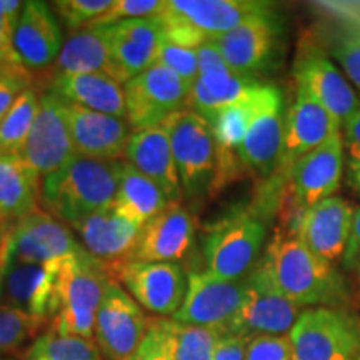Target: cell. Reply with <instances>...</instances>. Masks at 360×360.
<instances>
[{
  "instance_id": "c3c4849f",
  "label": "cell",
  "mask_w": 360,
  "mask_h": 360,
  "mask_svg": "<svg viewBox=\"0 0 360 360\" xmlns=\"http://www.w3.org/2000/svg\"><path fill=\"white\" fill-rule=\"evenodd\" d=\"M360 257V207L354 209L352 231H350V240L347 252H345L344 260L347 264H355Z\"/></svg>"
},
{
  "instance_id": "44dd1931",
  "label": "cell",
  "mask_w": 360,
  "mask_h": 360,
  "mask_svg": "<svg viewBox=\"0 0 360 360\" xmlns=\"http://www.w3.org/2000/svg\"><path fill=\"white\" fill-rule=\"evenodd\" d=\"M67 122L75 154L96 160H122L132 137L125 119L67 103Z\"/></svg>"
},
{
  "instance_id": "9a60e30c",
  "label": "cell",
  "mask_w": 360,
  "mask_h": 360,
  "mask_svg": "<svg viewBox=\"0 0 360 360\" xmlns=\"http://www.w3.org/2000/svg\"><path fill=\"white\" fill-rule=\"evenodd\" d=\"M339 122L317 101L297 87L295 101L290 105L283 122L282 150L277 169L290 174L302 157L326 143L332 135L340 132Z\"/></svg>"
},
{
  "instance_id": "836d02e7",
  "label": "cell",
  "mask_w": 360,
  "mask_h": 360,
  "mask_svg": "<svg viewBox=\"0 0 360 360\" xmlns=\"http://www.w3.org/2000/svg\"><path fill=\"white\" fill-rule=\"evenodd\" d=\"M150 328L159 337L170 360H214L224 334L214 328L187 326L174 319L152 317Z\"/></svg>"
},
{
  "instance_id": "f1b7e54d",
  "label": "cell",
  "mask_w": 360,
  "mask_h": 360,
  "mask_svg": "<svg viewBox=\"0 0 360 360\" xmlns=\"http://www.w3.org/2000/svg\"><path fill=\"white\" fill-rule=\"evenodd\" d=\"M283 122V98L278 92L247 130L237 150L238 159L260 175L274 172L282 150Z\"/></svg>"
},
{
  "instance_id": "7c38bea8",
  "label": "cell",
  "mask_w": 360,
  "mask_h": 360,
  "mask_svg": "<svg viewBox=\"0 0 360 360\" xmlns=\"http://www.w3.org/2000/svg\"><path fill=\"white\" fill-rule=\"evenodd\" d=\"M62 262L20 264L0 260V307H7L51 326Z\"/></svg>"
},
{
  "instance_id": "b9f144b4",
  "label": "cell",
  "mask_w": 360,
  "mask_h": 360,
  "mask_svg": "<svg viewBox=\"0 0 360 360\" xmlns=\"http://www.w3.org/2000/svg\"><path fill=\"white\" fill-rule=\"evenodd\" d=\"M24 4L20 0H0V57L19 64V57L13 51V34L24 11Z\"/></svg>"
},
{
  "instance_id": "f907efd6",
  "label": "cell",
  "mask_w": 360,
  "mask_h": 360,
  "mask_svg": "<svg viewBox=\"0 0 360 360\" xmlns=\"http://www.w3.org/2000/svg\"><path fill=\"white\" fill-rule=\"evenodd\" d=\"M20 70H27V69L22 64H19V62H12V60H7V58L0 57V79L6 77L8 74H13V72H20Z\"/></svg>"
},
{
  "instance_id": "ba28073f",
  "label": "cell",
  "mask_w": 360,
  "mask_h": 360,
  "mask_svg": "<svg viewBox=\"0 0 360 360\" xmlns=\"http://www.w3.org/2000/svg\"><path fill=\"white\" fill-rule=\"evenodd\" d=\"M69 227L44 209H35L6 232L0 260L20 264H51L82 252Z\"/></svg>"
},
{
  "instance_id": "d6986e66",
  "label": "cell",
  "mask_w": 360,
  "mask_h": 360,
  "mask_svg": "<svg viewBox=\"0 0 360 360\" xmlns=\"http://www.w3.org/2000/svg\"><path fill=\"white\" fill-rule=\"evenodd\" d=\"M269 11L270 4L257 0H165L160 17L192 27L210 40Z\"/></svg>"
},
{
  "instance_id": "7402d4cb",
  "label": "cell",
  "mask_w": 360,
  "mask_h": 360,
  "mask_svg": "<svg viewBox=\"0 0 360 360\" xmlns=\"http://www.w3.org/2000/svg\"><path fill=\"white\" fill-rule=\"evenodd\" d=\"M64 47L60 22L49 4L29 0L24 4L13 34V51L20 64L32 74L56 64Z\"/></svg>"
},
{
  "instance_id": "ac0fdd59",
  "label": "cell",
  "mask_w": 360,
  "mask_h": 360,
  "mask_svg": "<svg viewBox=\"0 0 360 360\" xmlns=\"http://www.w3.org/2000/svg\"><path fill=\"white\" fill-rule=\"evenodd\" d=\"M277 19L272 11L250 17L231 32L210 39L225 64L236 74L250 75L262 70L276 51Z\"/></svg>"
},
{
  "instance_id": "ee69618b",
  "label": "cell",
  "mask_w": 360,
  "mask_h": 360,
  "mask_svg": "<svg viewBox=\"0 0 360 360\" xmlns=\"http://www.w3.org/2000/svg\"><path fill=\"white\" fill-rule=\"evenodd\" d=\"M32 74L29 70L13 72L0 79V120L8 114L27 89H32Z\"/></svg>"
},
{
  "instance_id": "7dc6e473",
  "label": "cell",
  "mask_w": 360,
  "mask_h": 360,
  "mask_svg": "<svg viewBox=\"0 0 360 360\" xmlns=\"http://www.w3.org/2000/svg\"><path fill=\"white\" fill-rule=\"evenodd\" d=\"M342 139L350 159H360V107L342 125Z\"/></svg>"
},
{
  "instance_id": "83f0119b",
  "label": "cell",
  "mask_w": 360,
  "mask_h": 360,
  "mask_svg": "<svg viewBox=\"0 0 360 360\" xmlns=\"http://www.w3.org/2000/svg\"><path fill=\"white\" fill-rule=\"evenodd\" d=\"M49 90L67 103L127 120L124 85L103 74L53 75Z\"/></svg>"
},
{
  "instance_id": "6da1fadb",
  "label": "cell",
  "mask_w": 360,
  "mask_h": 360,
  "mask_svg": "<svg viewBox=\"0 0 360 360\" xmlns=\"http://www.w3.org/2000/svg\"><path fill=\"white\" fill-rule=\"evenodd\" d=\"M257 265L272 289L299 309L335 307L345 299L340 274L312 254L299 236H274Z\"/></svg>"
},
{
  "instance_id": "7bdbcfd3",
  "label": "cell",
  "mask_w": 360,
  "mask_h": 360,
  "mask_svg": "<svg viewBox=\"0 0 360 360\" xmlns=\"http://www.w3.org/2000/svg\"><path fill=\"white\" fill-rule=\"evenodd\" d=\"M245 360H292L287 335H260L249 340Z\"/></svg>"
},
{
  "instance_id": "f35d334b",
  "label": "cell",
  "mask_w": 360,
  "mask_h": 360,
  "mask_svg": "<svg viewBox=\"0 0 360 360\" xmlns=\"http://www.w3.org/2000/svg\"><path fill=\"white\" fill-rule=\"evenodd\" d=\"M157 64L167 67L169 70L177 74L191 89L199 77V57H197L195 49L179 47V45L167 42L165 39L160 45Z\"/></svg>"
},
{
  "instance_id": "d4e9b609",
  "label": "cell",
  "mask_w": 360,
  "mask_h": 360,
  "mask_svg": "<svg viewBox=\"0 0 360 360\" xmlns=\"http://www.w3.org/2000/svg\"><path fill=\"white\" fill-rule=\"evenodd\" d=\"M124 160L150 179L170 204L182 202V186L175 167L170 137L162 125L134 132L125 148Z\"/></svg>"
},
{
  "instance_id": "e575fe53",
  "label": "cell",
  "mask_w": 360,
  "mask_h": 360,
  "mask_svg": "<svg viewBox=\"0 0 360 360\" xmlns=\"http://www.w3.org/2000/svg\"><path fill=\"white\" fill-rule=\"evenodd\" d=\"M24 360H102V355L94 339L62 335L47 328L25 350Z\"/></svg>"
},
{
  "instance_id": "f6af8a7d",
  "label": "cell",
  "mask_w": 360,
  "mask_h": 360,
  "mask_svg": "<svg viewBox=\"0 0 360 360\" xmlns=\"http://www.w3.org/2000/svg\"><path fill=\"white\" fill-rule=\"evenodd\" d=\"M249 339L233 334H224L220 337L214 360H245V350Z\"/></svg>"
},
{
  "instance_id": "74e56055",
  "label": "cell",
  "mask_w": 360,
  "mask_h": 360,
  "mask_svg": "<svg viewBox=\"0 0 360 360\" xmlns=\"http://www.w3.org/2000/svg\"><path fill=\"white\" fill-rule=\"evenodd\" d=\"M114 4V0H57L51 7L72 34L96 25V22Z\"/></svg>"
},
{
  "instance_id": "5bb4252c",
  "label": "cell",
  "mask_w": 360,
  "mask_h": 360,
  "mask_svg": "<svg viewBox=\"0 0 360 360\" xmlns=\"http://www.w3.org/2000/svg\"><path fill=\"white\" fill-rule=\"evenodd\" d=\"M300 309L272 289L259 265L245 277V297L227 334L255 339L260 335H285L294 327Z\"/></svg>"
},
{
  "instance_id": "30bf717a",
  "label": "cell",
  "mask_w": 360,
  "mask_h": 360,
  "mask_svg": "<svg viewBox=\"0 0 360 360\" xmlns=\"http://www.w3.org/2000/svg\"><path fill=\"white\" fill-rule=\"evenodd\" d=\"M150 327L147 317L129 292L110 277L98 307L94 342L105 360H127L137 350Z\"/></svg>"
},
{
  "instance_id": "60d3db41",
  "label": "cell",
  "mask_w": 360,
  "mask_h": 360,
  "mask_svg": "<svg viewBox=\"0 0 360 360\" xmlns=\"http://www.w3.org/2000/svg\"><path fill=\"white\" fill-rule=\"evenodd\" d=\"M330 56L360 94V32H345L330 44Z\"/></svg>"
},
{
  "instance_id": "e0dca14e",
  "label": "cell",
  "mask_w": 360,
  "mask_h": 360,
  "mask_svg": "<svg viewBox=\"0 0 360 360\" xmlns=\"http://www.w3.org/2000/svg\"><path fill=\"white\" fill-rule=\"evenodd\" d=\"M297 87L304 89L314 101L339 122L342 127L345 120L360 107V97L344 72L334 60L321 51L309 52L297 64Z\"/></svg>"
},
{
  "instance_id": "db71d44e",
  "label": "cell",
  "mask_w": 360,
  "mask_h": 360,
  "mask_svg": "<svg viewBox=\"0 0 360 360\" xmlns=\"http://www.w3.org/2000/svg\"><path fill=\"white\" fill-rule=\"evenodd\" d=\"M357 360H360V357H359V359H357Z\"/></svg>"
},
{
  "instance_id": "ab89813d",
  "label": "cell",
  "mask_w": 360,
  "mask_h": 360,
  "mask_svg": "<svg viewBox=\"0 0 360 360\" xmlns=\"http://www.w3.org/2000/svg\"><path fill=\"white\" fill-rule=\"evenodd\" d=\"M160 0H114L112 7L92 27H110L125 20L157 17L164 11Z\"/></svg>"
},
{
  "instance_id": "9c48e42d",
  "label": "cell",
  "mask_w": 360,
  "mask_h": 360,
  "mask_svg": "<svg viewBox=\"0 0 360 360\" xmlns=\"http://www.w3.org/2000/svg\"><path fill=\"white\" fill-rule=\"evenodd\" d=\"M124 94L127 122L134 132H141L160 127L170 115L186 109L191 87L167 67L155 64L129 80Z\"/></svg>"
},
{
  "instance_id": "7a4b0ae2",
  "label": "cell",
  "mask_w": 360,
  "mask_h": 360,
  "mask_svg": "<svg viewBox=\"0 0 360 360\" xmlns=\"http://www.w3.org/2000/svg\"><path fill=\"white\" fill-rule=\"evenodd\" d=\"M122 167L124 160L75 155L64 167L40 179V205L75 229L90 215L114 205Z\"/></svg>"
},
{
  "instance_id": "4fadbf2b",
  "label": "cell",
  "mask_w": 360,
  "mask_h": 360,
  "mask_svg": "<svg viewBox=\"0 0 360 360\" xmlns=\"http://www.w3.org/2000/svg\"><path fill=\"white\" fill-rule=\"evenodd\" d=\"M75 155L77 154L67 122V102L51 90H45L40 96L35 122L17 157L42 179L44 175L64 167Z\"/></svg>"
},
{
  "instance_id": "681fc988",
  "label": "cell",
  "mask_w": 360,
  "mask_h": 360,
  "mask_svg": "<svg viewBox=\"0 0 360 360\" xmlns=\"http://www.w3.org/2000/svg\"><path fill=\"white\" fill-rule=\"evenodd\" d=\"M349 182L352 187L360 193V159H350L349 160Z\"/></svg>"
},
{
  "instance_id": "5b68a950",
  "label": "cell",
  "mask_w": 360,
  "mask_h": 360,
  "mask_svg": "<svg viewBox=\"0 0 360 360\" xmlns=\"http://www.w3.org/2000/svg\"><path fill=\"white\" fill-rule=\"evenodd\" d=\"M292 360H357L360 321L339 307L300 312L289 332Z\"/></svg>"
},
{
  "instance_id": "cb8c5ba5",
  "label": "cell",
  "mask_w": 360,
  "mask_h": 360,
  "mask_svg": "<svg viewBox=\"0 0 360 360\" xmlns=\"http://www.w3.org/2000/svg\"><path fill=\"white\" fill-rule=\"evenodd\" d=\"M164 42L160 17L125 20L110 25V49L124 85L157 64Z\"/></svg>"
},
{
  "instance_id": "52a82bcc",
  "label": "cell",
  "mask_w": 360,
  "mask_h": 360,
  "mask_svg": "<svg viewBox=\"0 0 360 360\" xmlns=\"http://www.w3.org/2000/svg\"><path fill=\"white\" fill-rule=\"evenodd\" d=\"M105 270L150 314L174 317L186 299L187 278L179 264L124 259L105 264Z\"/></svg>"
},
{
  "instance_id": "f5cc1de1",
  "label": "cell",
  "mask_w": 360,
  "mask_h": 360,
  "mask_svg": "<svg viewBox=\"0 0 360 360\" xmlns=\"http://www.w3.org/2000/svg\"><path fill=\"white\" fill-rule=\"evenodd\" d=\"M0 360H17V359H12V357H7V359H0Z\"/></svg>"
},
{
  "instance_id": "f546056e",
  "label": "cell",
  "mask_w": 360,
  "mask_h": 360,
  "mask_svg": "<svg viewBox=\"0 0 360 360\" xmlns=\"http://www.w3.org/2000/svg\"><path fill=\"white\" fill-rule=\"evenodd\" d=\"M260 85L250 75H240L229 67L220 70L202 72L192 85L186 109L195 112L204 119L212 120L224 109L240 102Z\"/></svg>"
},
{
  "instance_id": "bcb514c9",
  "label": "cell",
  "mask_w": 360,
  "mask_h": 360,
  "mask_svg": "<svg viewBox=\"0 0 360 360\" xmlns=\"http://www.w3.org/2000/svg\"><path fill=\"white\" fill-rule=\"evenodd\" d=\"M127 360H170V357L165 352L164 345H162L155 332L148 327L147 335L143 337L141 345Z\"/></svg>"
},
{
  "instance_id": "ffe728a7",
  "label": "cell",
  "mask_w": 360,
  "mask_h": 360,
  "mask_svg": "<svg viewBox=\"0 0 360 360\" xmlns=\"http://www.w3.org/2000/svg\"><path fill=\"white\" fill-rule=\"evenodd\" d=\"M354 207L342 197H330L304 210L299 238L319 259L334 265L344 259L352 231Z\"/></svg>"
},
{
  "instance_id": "4dcf8cb0",
  "label": "cell",
  "mask_w": 360,
  "mask_h": 360,
  "mask_svg": "<svg viewBox=\"0 0 360 360\" xmlns=\"http://www.w3.org/2000/svg\"><path fill=\"white\" fill-rule=\"evenodd\" d=\"M40 175L17 155L0 154V225L11 227L37 209Z\"/></svg>"
},
{
  "instance_id": "8992f818",
  "label": "cell",
  "mask_w": 360,
  "mask_h": 360,
  "mask_svg": "<svg viewBox=\"0 0 360 360\" xmlns=\"http://www.w3.org/2000/svg\"><path fill=\"white\" fill-rule=\"evenodd\" d=\"M265 224L249 210H238L220 220L204 240L205 272L224 281H242L257 265Z\"/></svg>"
},
{
  "instance_id": "484cf974",
  "label": "cell",
  "mask_w": 360,
  "mask_h": 360,
  "mask_svg": "<svg viewBox=\"0 0 360 360\" xmlns=\"http://www.w3.org/2000/svg\"><path fill=\"white\" fill-rule=\"evenodd\" d=\"M141 229L110 205L85 219L75 231L79 232L84 249L94 259L110 264L130 257Z\"/></svg>"
},
{
  "instance_id": "d590c367",
  "label": "cell",
  "mask_w": 360,
  "mask_h": 360,
  "mask_svg": "<svg viewBox=\"0 0 360 360\" xmlns=\"http://www.w3.org/2000/svg\"><path fill=\"white\" fill-rule=\"evenodd\" d=\"M39 107L40 96L34 89H27L0 120V154L19 155L39 114Z\"/></svg>"
},
{
  "instance_id": "8fae6325",
  "label": "cell",
  "mask_w": 360,
  "mask_h": 360,
  "mask_svg": "<svg viewBox=\"0 0 360 360\" xmlns=\"http://www.w3.org/2000/svg\"><path fill=\"white\" fill-rule=\"evenodd\" d=\"M245 297V278L224 281L204 272L187 276V294L174 321L227 334Z\"/></svg>"
},
{
  "instance_id": "4316f807",
  "label": "cell",
  "mask_w": 360,
  "mask_h": 360,
  "mask_svg": "<svg viewBox=\"0 0 360 360\" xmlns=\"http://www.w3.org/2000/svg\"><path fill=\"white\" fill-rule=\"evenodd\" d=\"M65 74H103L120 82L112 57L110 27H89L70 34L53 64L52 77Z\"/></svg>"
},
{
  "instance_id": "3957f363",
  "label": "cell",
  "mask_w": 360,
  "mask_h": 360,
  "mask_svg": "<svg viewBox=\"0 0 360 360\" xmlns=\"http://www.w3.org/2000/svg\"><path fill=\"white\" fill-rule=\"evenodd\" d=\"M109 281L105 264L85 249L64 259L49 328L62 335L94 339L97 312Z\"/></svg>"
},
{
  "instance_id": "8d00e7d4",
  "label": "cell",
  "mask_w": 360,
  "mask_h": 360,
  "mask_svg": "<svg viewBox=\"0 0 360 360\" xmlns=\"http://www.w3.org/2000/svg\"><path fill=\"white\" fill-rule=\"evenodd\" d=\"M49 322L17 310L0 307V359L19 352L47 330Z\"/></svg>"
},
{
  "instance_id": "d6a6232c",
  "label": "cell",
  "mask_w": 360,
  "mask_h": 360,
  "mask_svg": "<svg viewBox=\"0 0 360 360\" xmlns=\"http://www.w3.org/2000/svg\"><path fill=\"white\" fill-rule=\"evenodd\" d=\"M170 205L172 204L164 195V192L150 179L124 160L119 191L114 202L119 214H122L130 222L137 224L139 227H143L148 220L157 217Z\"/></svg>"
},
{
  "instance_id": "603a6c76",
  "label": "cell",
  "mask_w": 360,
  "mask_h": 360,
  "mask_svg": "<svg viewBox=\"0 0 360 360\" xmlns=\"http://www.w3.org/2000/svg\"><path fill=\"white\" fill-rule=\"evenodd\" d=\"M195 225L187 209L172 204L143 225L129 259L177 264L191 250Z\"/></svg>"
},
{
  "instance_id": "2e32d148",
  "label": "cell",
  "mask_w": 360,
  "mask_h": 360,
  "mask_svg": "<svg viewBox=\"0 0 360 360\" xmlns=\"http://www.w3.org/2000/svg\"><path fill=\"white\" fill-rule=\"evenodd\" d=\"M344 155L340 130L297 162L289 174L297 205L305 210L335 195L344 177Z\"/></svg>"
},
{
  "instance_id": "277c9868",
  "label": "cell",
  "mask_w": 360,
  "mask_h": 360,
  "mask_svg": "<svg viewBox=\"0 0 360 360\" xmlns=\"http://www.w3.org/2000/svg\"><path fill=\"white\" fill-rule=\"evenodd\" d=\"M172 146L175 167L187 199H197L210 191L217 177V146L212 125L195 112L184 109L162 125Z\"/></svg>"
},
{
  "instance_id": "1f68e13d",
  "label": "cell",
  "mask_w": 360,
  "mask_h": 360,
  "mask_svg": "<svg viewBox=\"0 0 360 360\" xmlns=\"http://www.w3.org/2000/svg\"><path fill=\"white\" fill-rule=\"evenodd\" d=\"M278 92L281 90L276 85L260 84L254 92L242 98L240 102L224 109L210 122L214 130L215 146H217V167L231 152L238 150L255 117L269 105V102Z\"/></svg>"
},
{
  "instance_id": "816d5d0a",
  "label": "cell",
  "mask_w": 360,
  "mask_h": 360,
  "mask_svg": "<svg viewBox=\"0 0 360 360\" xmlns=\"http://www.w3.org/2000/svg\"><path fill=\"white\" fill-rule=\"evenodd\" d=\"M4 238H6V229L0 225V252H2V247H4Z\"/></svg>"
}]
</instances>
